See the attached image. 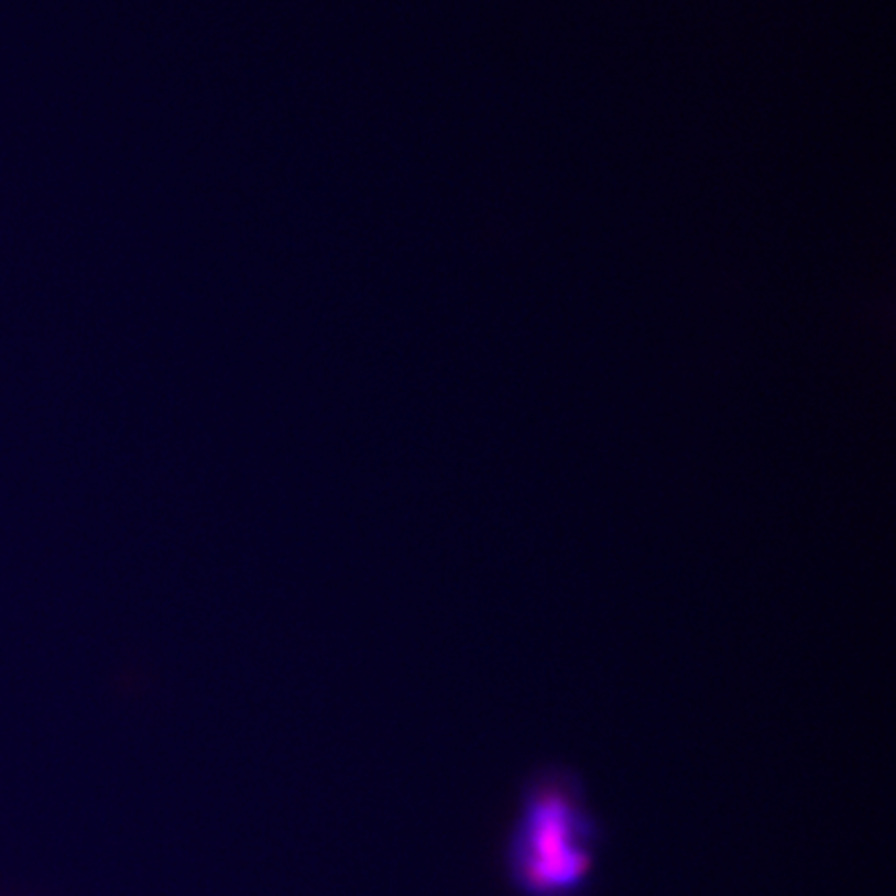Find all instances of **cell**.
<instances>
[{
    "label": "cell",
    "instance_id": "1",
    "mask_svg": "<svg viewBox=\"0 0 896 896\" xmlns=\"http://www.w3.org/2000/svg\"><path fill=\"white\" fill-rule=\"evenodd\" d=\"M600 828L569 772L536 776L521 799L506 870L523 896H579L592 882Z\"/></svg>",
    "mask_w": 896,
    "mask_h": 896
}]
</instances>
